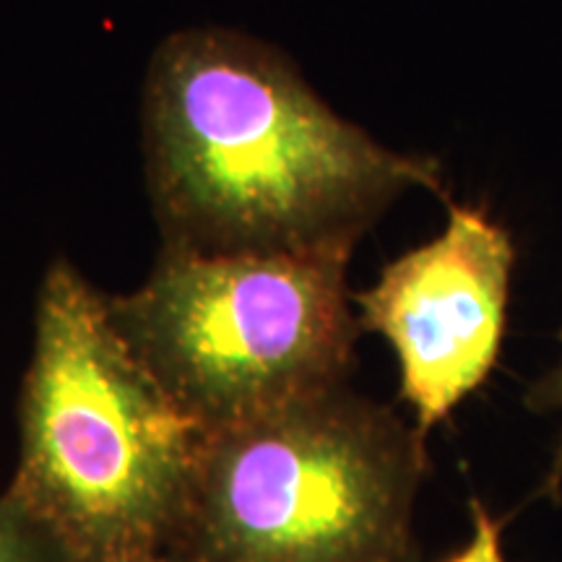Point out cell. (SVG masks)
Instances as JSON below:
<instances>
[{
	"mask_svg": "<svg viewBox=\"0 0 562 562\" xmlns=\"http://www.w3.org/2000/svg\"><path fill=\"white\" fill-rule=\"evenodd\" d=\"M140 121L161 248H355L404 191H442L438 161L378 144L284 53L222 26L161 42Z\"/></svg>",
	"mask_w": 562,
	"mask_h": 562,
	"instance_id": "1",
	"label": "cell"
},
{
	"mask_svg": "<svg viewBox=\"0 0 562 562\" xmlns=\"http://www.w3.org/2000/svg\"><path fill=\"white\" fill-rule=\"evenodd\" d=\"M11 490L70 562L170 552L206 432L161 389L108 294L58 258L37 292Z\"/></svg>",
	"mask_w": 562,
	"mask_h": 562,
	"instance_id": "2",
	"label": "cell"
},
{
	"mask_svg": "<svg viewBox=\"0 0 562 562\" xmlns=\"http://www.w3.org/2000/svg\"><path fill=\"white\" fill-rule=\"evenodd\" d=\"M425 440L349 385L211 432L170 552L188 562H417Z\"/></svg>",
	"mask_w": 562,
	"mask_h": 562,
	"instance_id": "3",
	"label": "cell"
},
{
	"mask_svg": "<svg viewBox=\"0 0 562 562\" xmlns=\"http://www.w3.org/2000/svg\"><path fill=\"white\" fill-rule=\"evenodd\" d=\"M355 248L193 252L161 248L110 313L138 360L206 435L349 385L360 321Z\"/></svg>",
	"mask_w": 562,
	"mask_h": 562,
	"instance_id": "4",
	"label": "cell"
},
{
	"mask_svg": "<svg viewBox=\"0 0 562 562\" xmlns=\"http://www.w3.org/2000/svg\"><path fill=\"white\" fill-rule=\"evenodd\" d=\"M516 245L482 206L451 203L446 229L351 294L362 331L398 360L402 398L419 435L472 396L501 357Z\"/></svg>",
	"mask_w": 562,
	"mask_h": 562,
	"instance_id": "5",
	"label": "cell"
},
{
	"mask_svg": "<svg viewBox=\"0 0 562 562\" xmlns=\"http://www.w3.org/2000/svg\"><path fill=\"white\" fill-rule=\"evenodd\" d=\"M0 562H70L50 529L11 487L0 495Z\"/></svg>",
	"mask_w": 562,
	"mask_h": 562,
	"instance_id": "6",
	"label": "cell"
},
{
	"mask_svg": "<svg viewBox=\"0 0 562 562\" xmlns=\"http://www.w3.org/2000/svg\"><path fill=\"white\" fill-rule=\"evenodd\" d=\"M440 562H508L503 552V524L495 521L476 497L472 501V537L459 552Z\"/></svg>",
	"mask_w": 562,
	"mask_h": 562,
	"instance_id": "7",
	"label": "cell"
},
{
	"mask_svg": "<svg viewBox=\"0 0 562 562\" xmlns=\"http://www.w3.org/2000/svg\"><path fill=\"white\" fill-rule=\"evenodd\" d=\"M529 404L537 412H562V362L550 372V375L542 378V381H539L529 391ZM544 484H547V495L560 497V487H562V430H560L558 448H554V453H552V467H550V474H547Z\"/></svg>",
	"mask_w": 562,
	"mask_h": 562,
	"instance_id": "8",
	"label": "cell"
},
{
	"mask_svg": "<svg viewBox=\"0 0 562 562\" xmlns=\"http://www.w3.org/2000/svg\"><path fill=\"white\" fill-rule=\"evenodd\" d=\"M125 562H188V560H182L180 554H175V552H157V554H146V558L125 560Z\"/></svg>",
	"mask_w": 562,
	"mask_h": 562,
	"instance_id": "9",
	"label": "cell"
}]
</instances>
